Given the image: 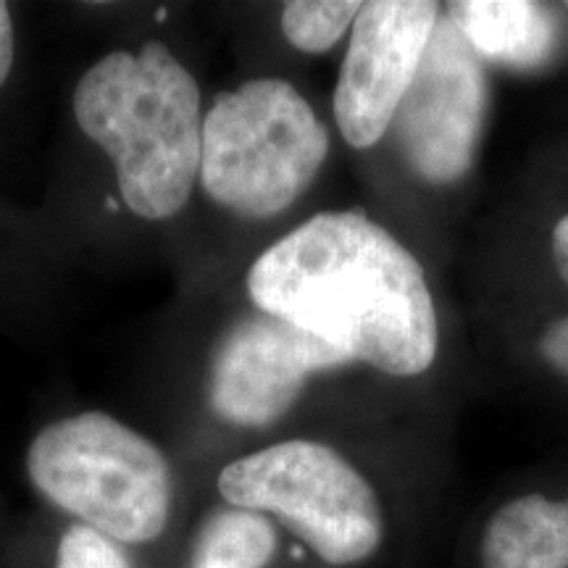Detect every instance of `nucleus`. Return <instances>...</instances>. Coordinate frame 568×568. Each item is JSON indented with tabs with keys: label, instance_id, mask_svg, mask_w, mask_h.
Instances as JSON below:
<instances>
[{
	"label": "nucleus",
	"instance_id": "1",
	"mask_svg": "<svg viewBox=\"0 0 568 568\" xmlns=\"http://www.w3.org/2000/svg\"><path fill=\"white\" fill-rule=\"evenodd\" d=\"M247 293L264 314L385 374H424L437 355L422 264L358 211L318 213L282 237L253 264Z\"/></svg>",
	"mask_w": 568,
	"mask_h": 568
},
{
	"label": "nucleus",
	"instance_id": "2",
	"mask_svg": "<svg viewBox=\"0 0 568 568\" xmlns=\"http://www.w3.org/2000/svg\"><path fill=\"white\" fill-rule=\"evenodd\" d=\"M80 130L113 161L119 193L142 219H169L201 174V90L161 42L113 51L74 90Z\"/></svg>",
	"mask_w": 568,
	"mask_h": 568
},
{
	"label": "nucleus",
	"instance_id": "3",
	"mask_svg": "<svg viewBox=\"0 0 568 568\" xmlns=\"http://www.w3.org/2000/svg\"><path fill=\"white\" fill-rule=\"evenodd\" d=\"M329 153V134L311 103L284 80H253L224 92L203 116L205 195L245 219L290 209Z\"/></svg>",
	"mask_w": 568,
	"mask_h": 568
},
{
	"label": "nucleus",
	"instance_id": "4",
	"mask_svg": "<svg viewBox=\"0 0 568 568\" xmlns=\"http://www.w3.org/2000/svg\"><path fill=\"white\" fill-rule=\"evenodd\" d=\"M32 485L113 542H153L172 514V471L151 439L98 414L61 418L32 439Z\"/></svg>",
	"mask_w": 568,
	"mask_h": 568
},
{
	"label": "nucleus",
	"instance_id": "5",
	"mask_svg": "<svg viewBox=\"0 0 568 568\" xmlns=\"http://www.w3.org/2000/svg\"><path fill=\"white\" fill-rule=\"evenodd\" d=\"M230 508L272 514L329 566H353L382 545L385 518L364 474L337 450L287 439L232 460L219 474Z\"/></svg>",
	"mask_w": 568,
	"mask_h": 568
},
{
	"label": "nucleus",
	"instance_id": "6",
	"mask_svg": "<svg viewBox=\"0 0 568 568\" xmlns=\"http://www.w3.org/2000/svg\"><path fill=\"white\" fill-rule=\"evenodd\" d=\"M487 113L481 59L445 13L426 42L414 82L389 130L408 166L432 184H450L477 159Z\"/></svg>",
	"mask_w": 568,
	"mask_h": 568
},
{
	"label": "nucleus",
	"instance_id": "7",
	"mask_svg": "<svg viewBox=\"0 0 568 568\" xmlns=\"http://www.w3.org/2000/svg\"><path fill=\"white\" fill-rule=\"evenodd\" d=\"M437 19L429 0H372L355 17L335 90L337 126L353 148L389 132Z\"/></svg>",
	"mask_w": 568,
	"mask_h": 568
},
{
	"label": "nucleus",
	"instance_id": "8",
	"mask_svg": "<svg viewBox=\"0 0 568 568\" xmlns=\"http://www.w3.org/2000/svg\"><path fill=\"white\" fill-rule=\"evenodd\" d=\"M351 361L280 316H245L226 332L211 368V406L226 422L268 426L301 397L305 379Z\"/></svg>",
	"mask_w": 568,
	"mask_h": 568
},
{
	"label": "nucleus",
	"instance_id": "9",
	"mask_svg": "<svg viewBox=\"0 0 568 568\" xmlns=\"http://www.w3.org/2000/svg\"><path fill=\"white\" fill-rule=\"evenodd\" d=\"M445 17L479 59L503 67H542L556 48V19L531 0H458L447 6Z\"/></svg>",
	"mask_w": 568,
	"mask_h": 568
},
{
	"label": "nucleus",
	"instance_id": "10",
	"mask_svg": "<svg viewBox=\"0 0 568 568\" xmlns=\"http://www.w3.org/2000/svg\"><path fill=\"white\" fill-rule=\"evenodd\" d=\"M481 558L485 568H568V497L510 500L489 521Z\"/></svg>",
	"mask_w": 568,
	"mask_h": 568
},
{
	"label": "nucleus",
	"instance_id": "11",
	"mask_svg": "<svg viewBox=\"0 0 568 568\" xmlns=\"http://www.w3.org/2000/svg\"><path fill=\"white\" fill-rule=\"evenodd\" d=\"M274 550L276 535L266 516L222 508L205 518L190 568H266Z\"/></svg>",
	"mask_w": 568,
	"mask_h": 568
},
{
	"label": "nucleus",
	"instance_id": "12",
	"mask_svg": "<svg viewBox=\"0 0 568 568\" xmlns=\"http://www.w3.org/2000/svg\"><path fill=\"white\" fill-rule=\"evenodd\" d=\"M364 3L355 0H295L282 11V32L303 53H326L351 30Z\"/></svg>",
	"mask_w": 568,
	"mask_h": 568
},
{
	"label": "nucleus",
	"instance_id": "13",
	"mask_svg": "<svg viewBox=\"0 0 568 568\" xmlns=\"http://www.w3.org/2000/svg\"><path fill=\"white\" fill-rule=\"evenodd\" d=\"M55 568H132V564L119 542L84 524H74L61 537Z\"/></svg>",
	"mask_w": 568,
	"mask_h": 568
},
{
	"label": "nucleus",
	"instance_id": "14",
	"mask_svg": "<svg viewBox=\"0 0 568 568\" xmlns=\"http://www.w3.org/2000/svg\"><path fill=\"white\" fill-rule=\"evenodd\" d=\"M542 353L560 374L568 376V316L560 318L545 332Z\"/></svg>",
	"mask_w": 568,
	"mask_h": 568
},
{
	"label": "nucleus",
	"instance_id": "15",
	"mask_svg": "<svg viewBox=\"0 0 568 568\" xmlns=\"http://www.w3.org/2000/svg\"><path fill=\"white\" fill-rule=\"evenodd\" d=\"M13 67V21L9 6L0 3V84Z\"/></svg>",
	"mask_w": 568,
	"mask_h": 568
},
{
	"label": "nucleus",
	"instance_id": "16",
	"mask_svg": "<svg viewBox=\"0 0 568 568\" xmlns=\"http://www.w3.org/2000/svg\"><path fill=\"white\" fill-rule=\"evenodd\" d=\"M552 261H556L560 280L568 284V216L560 219L552 230Z\"/></svg>",
	"mask_w": 568,
	"mask_h": 568
}]
</instances>
